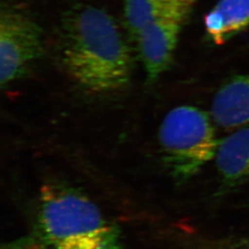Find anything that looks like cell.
Wrapping results in <instances>:
<instances>
[{"label": "cell", "mask_w": 249, "mask_h": 249, "mask_svg": "<svg viewBox=\"0 0 249 249\" xmlns=\"http://www.w3.org/2000/svg\"><path fill=\"white\" fill-rule=\"evenodd\" d=\"M195 0H124L127 28L133 37L148 24L165 17H189Z\"/></svg>", "instance_id": "ba28073f"}, {"label": "cell", "mask_w": 249, "mask_h": 249, "mask_svg": "<svg viewBox=\"0 0 249 249\" xmlns=\"http://www.w3.org/2000/svg\"><path fill=\"white\" fill-rule=\"evenodd\" d=\"M37 212L36 237L50 249H122L119 227L75 189L43 186Z\"/></svg>", "instance_id": "7a4b0ae2"}, {"label": "cell", "mask_w": 249, "mask_h": 249, "mask_svg": "<svg viewBox=\"0 0 249 249\" xmlns=\"http://www.w3.org/2000/svg\"><path fill=\"white\" fill-rule=\"evenodd\" d=\"M61 65L78 87L91 94H111L131 83L133 61L120 27L99 7L69 12L59 38Z\"/></svg>", "instance_id": "6da1fadb"}, {"label": "cell", "mask_w": 249, "mask_h": 249, "mask_svg": "<svg viewBox=\"0 0 249 249\" xmlns=\"http://www.w3.org/2000/svg\"><path fill=\"white\" fill-rule=\"evenodd\" d=\"M211 116L219 127L230 129L249 124V74L230 78L212 101Z\"/></svg>", "instance_id": "8992f818"}, {"label": "cell", "mask_w": 249, "mask_h": 249, "mask_svg": "<svg viewBox=\"0 0 249 249\" xmlns=\"http://www.w3.org/2000/svg\"><path fill=\"white\" fill-rule=\"evenodd\" d=\"M43 53L42 32L19 10L5 7L0 14V83H13Z\"/></svg>", "instance_id": "277c9868"}, {"label": "cell", "mask_w": 249, "mask_h": 249, "mask_svg": "<svg viewBox=\"0 0 249 249\" xmlns=\"http://www.w3.org/2000/svg\"><path fill=\"white\" fill-rule=\"evenodd\" d=\"M163 161L175 180L187 181L215 158L219 142L212 117L196 107L167 113L158 133Z\"/></svg>", "instance_id": "3957f363"}, {"label": "cell", "mask_w": 249, "mask_h": 249, "mask_svg": "<svg viewBox=\"0 0 249 249\" xmlns=\"http://www.w3.org/2000/svg\"><path fill=\"white\" fill-rule=\"evenodd\" d=\"M206 37L224 45L249 27V0H219L204 18Z\"/></svg>", "instance_id": "52a82bcc"}, {"label": "cell", "mask_w": 249, "mask_h": 249, "mask_svg": "<svg viewBox=\"0 0 249 249\" xmlns=\"http://www.w3.org/2000/svg\"><path fill=\"white\" fill-rule=\"evenodd\" d=\"M2 249H50L36 236H25L3 245Z\"/></svg>", "instance_id": "30bf717a"}, {"label": "cell", "mask_w": 249, "mask_h": 249, "mask_svg": "<svg viewBox=\"0 0 249 249\" xmlns=\"http://www.w3.org/2000/svg\"><path fill=\"white\" fill-rule=\"evenodd\" d=\"M219 176L227 183H239L249 177V126L219 142L215 156Z\"/></svg>", "instance_id": "9c48e42d"}, {"label": "cell", "mask_w": 249, "mask_h": 249, "mask_svg": "<svg viewBox=\"0 0 249 249\" xmlns=\"http://www.w3.org/2000/svg\"><path fill=\"white\" fill-rule=\"evenodd\" d=\"M188 17L178 16L158 19L141 29L135 38L147 83H155L169 70Z\"/></svg>", "instance_id": "5b68a950"}]
</instances>
